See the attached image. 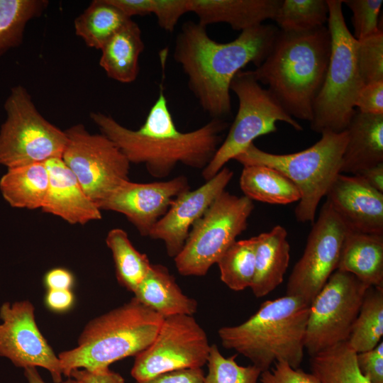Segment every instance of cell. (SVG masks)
<instances>
[{"label":"cell","instance_id":"ac0fdd59","mask_svg":"<svg viewBox=\"0 0 383 383\" xmlns=\"http://www.w3.org/2000/svg\"><path fill=\"white\" fill-rule=\"evenodd\" d=\"M325 196L348 231L383 235V193L361 178L339 173Z\"/></svg>","mask_w":383,"mask_h":383},{"label":"cell","instance_id":"5b68a950","mask_svg":"<svg viewBox=\"0 0 383 383\" xmlns=\"http://www.w3.org/2000/svg\"><path fill=\"white\" fill-rule=\"evenodd\" d=\"M164 318L135 297L91 320L77 346L58 355L62 374L74 369L109 367L119 360L136 356L154 340Z\"/></svg>","mask_w":383,"mask_h":383},{"label":"cell","instance_id":"ab89813d","mask_svg":"<svg viewBox=\"0 0 383 383\" xmlns=\"http://www.w3.org/2000/svg\"><path fill=\"white\" fill-rule=\"evenodd\" d=\"M357 362L362 374L370 383H383V341L374 348L357 353Z\"/></svg>","mask_w":383,"mask_h":383},{"label":"cell","instance_id":"ee69618b","mask_svg":"<svg viewBox=\"0 0 383 383\" xmlns=\"http://www.w3.org/2000/svg\"><path fill=\"white\" fill-rule=\"evenodd\" d=\"M74 297L71 289L48 290L45 303L47 307L55 312H64L72 306Z\"/></svg>","mask_w":383,"mask_h":383},{"label":"cell","instance_id":"83f0119b","mask_svg":"<svg viewBox=\"0 0 383 383\" xmlns=\"http://www.w3.org/2000/svg\"><path fill=\"white\" fill-rule=\"evenodd\" d=\"M131 19L110 0H94L75 18L74 27L87 46L101 50Z\"/></svg>","mask_w":383,"mask_h":383},{"label":"cell","instance_id":"e0dca14e","mask_svg":"<svg viewBox=\"0 0 383 383\" xmlns=\"http://www.w3.org/2000/svg\"><path fill=\"white\" fill-rule=\"evenodd\" d=\"M233 176V171L223 167L199 188L180 194L155 224L149 237L162 240L168 256L174 258L182 249L192 226L225 191Z\"/></svg>","mask_w":383,"mask_h":383},{"label":"cell","instance_id":"3957f363","mask_svg":"<svg viewBox=\"0 0 383 383\" xmlns=\"http://www.w3.org/2000/svg\"><path fill=\"white\" fill-rule=\"evenodd\" d=\"M331 47L326 26L304 31L279 30L268 55L252 71L288 114L310 122L326 77Z\"/></svg>","mask_w":383,"mask_h":383},{"label":"cell","instance_id":"d6a6232c","mask_svg":"<svg viewBox=\"0 0 383 383\" xmlns=\"http://www.w3.org/2000/svg\"><path fill=\"white\" fill-rule=\"evenodd\" d=\"M256 236L235 240L217 262L221 280L231 290L251 287L255 270Z\"/></svg>","mask_w":383,"mask_h":383},{"label":"cell","instance_id":"836d02e7","mask_svg":"<svg viewBox=\"0 0 383 383\" xmlns=\"http://www.w3.org/2000/svg\"><path fill=\"white\" fill-rule=\"evenodd\" d=\"M327 0H282L273 21L283 31H304L325 26Z\"/></svg>","mask_w":383,"mask_h":383},{"label":"cell","instance_id":"8d00e7d4","mask_svg":"<svg viewBox=\"0 0 383 383\" xmlns=\"http://www.w3.org/2000/svg\"><path fill=\"white\" fill-rule=\"evenodd\" d=\"M343 4L353 13V35L357 40L371 35L381 28L379 26V16L383 4L382 0H345Z\"/></svg>","mask_w":383,"mask_h":383},{"label":"cell","instance_id":"ba28073f","mask_svg":"<svg viewBox=\"0 0 383 383\" xmlns=\"http://www.w3.org/2000/svg\"><path fill=\"white\" fill-rule=\"evenodd\" d=\"M253 201L226 190L192 226L186 242L174 258L183 276L201 277L217 263L236 238L245 231Z\"/></svg>","mask_w":383,"mask_h":383},{"label":"cell","instance_id":"52a82bcc","mask_svg":"<svg viewBox=\"0 0 383 383\" xmlns=\"http://www.w3.org/2000/svg\"><path fill=\"white\" fill-rule=\"evenodd\" d=\"M331 56L322 87L313 106L312 131H345L356 112L355 103L365 86L355 56L357 40L346 25L343 1L327 0Z\"/></svg>","mask_w":383,"mask_h":383},{"label":"cell","instance_id":"2e32d148","mask_svg":"<svg viewBox=\"0 0 383 383\" xmlns=\"http://www.w3.org/2000/svg\"><path fill=\"white\" fill-rule=\"evenodd\" d=\"M189 189L188 179L183 175L149 183L126 180L115 188L98 206L100 210L123 214L142 236L149 237L174 199Z\"/></svg>","mask_w":383,"mask_h":383},{"label":"cell","instance_id":"74e56055","mask_svg":"<svg viewBox=\"0 0 383 383\" xmlns=\"http://www.w3.org/2000/svg\"><path fill=\"white\" fill-rule=\"evenodd\" d=\"M190 12V0H153L152 14L159 26L167 32L174 31L182 16Z\"/></svg>","mask_w":383,"mask_h":383},{"label":"cell","instance_id":"7a4b0ae2","mask_svg":"<svg viewBox=\"0 0 383 383\" xmlns=\"http://www.w3.org/2000/svg\"><path fill=\"white\" fill-rule=\"evenodd\" d=\"M144 123L137 130L124 127L111 116L92 112L90 117L130 163L143 164L153 177H168L178 164L204 170L223 142L229 123L211 118L189 132L179 131L173 121L162 84Z\"/></svg>","mask_w":383,"mask_h":383},{"label":"cell","instance_id":"8fae6325","mask_svg":"<svg viewBox=\"0 0 383 383\" xmlns=\"http://www.w3.org/2000/svg\"><path fill=\"white\" fill-rule=\"evenodd\" d=\"M369 287L347 272L331 275L309 306L304 347L310 356L348 341Z\"/></svg>","mask_w":383,"mask_h":383},{"label":"cell","instance_id":"8992f818","mask_svg":"<svg viewBox=\"0 0 383 383\" xmlns=\"http://www.w3.org/2000/svg\"><path fill=\"white\" fill-rule=\"evenodd\" d=\"M347 140L346 130L323 132L312 146L290 154L267 152L252 143L234 160L243 166L273 168L291 180L301 194L294 211L296 221L313 223L319 202L340 173Z\"/></svg>","mask_w":383,"mask_h":383},{"label":"cell","instance_id":"7bdbcfd3","mask_svg":"<svg viewBox=\"0 0 383 383\" xmlns=\"http://www.w3.org/2000/svg\"><path fill=\"white\" fill-rule=\"evenodd\" d=\"M78 383H125L123 377L109 367L98 370L74 369L70 377Z\"/></svg>","mask_w":383,"mask_h":383},{"label":"cell","instance_id":"277c9868","mask_svg":"<svg viewBox=\"0 0 383 383\" xmlns=\"http://www.w3.org/2000/svg\"><path fill=\"white\" fill-rule=\"evenodd\" d=\"M309 306L289 295L268 300L247 321L221 327L218 335L223 348L247 357L262 372L276 362L299 368L305 350Z\"/></svg>","mask_w":383,"mask_h":383},{"label":"cell","instance_id":"ffe728a7","mask_svg":"<svg viewBox=\"0 0 383 383\" xmlns=\"http://www.w3.org/2000/svg\"><path fill=\"white\" fill-rule=\"evenodd\" d=\"M282 0H190V12L199 23L206 27L225 23L232 29L243 31L273 20Z\"/></svg>","mask_w":383,"mask_h":383},{"label":"cell","instance_id":"603a6c76","mask_svg":"<svg viewBox=\"0 0 383 383\" xmlns=\"http://www.w3.org/2000/svg\"><path fill=\"white\" fill-rule=\"evenodd\" d=\"M256 238L255 270L250 289L260 298L282 284L290 260V245L287 232L280 225Z\"/></svg>","mask_w":383,"mask_h":383},{"label":"cell","instance_id":"f546056e","mask_svg":"<svg viewBox=\"0 0 383 383\" xmlns=\"http://www.w3.org/2000/svg\"><path fill=\"white\" fill-rule=\"evenodd\" d=\"M106 243L112 253L118 282L133 293L150 268L147 255L135 249L127 233L121 228L110 230Z\"/></svg>","mask_w":383,"mask_h":383},{"label":"cell","instance_id":"7c38bea8","mask_svg":"<svg viewBox=\"0 0 383 383\" xmlns=\"http://www.w3.org/2000/svg\"><path fill=\"white\" fill-rule=\"evenodd\" d=\"M65 132L67 143L62 159L98 206L121 183L129 180L131 163L116 145L102 133L91 134L82 124L74 125Z\"/></svg>","mask_w":383,"mask_h":383},{"label":"cell","instance_id":"d6986e66","mask_svg":"<svg viewBox=\"0 0 383 383\" xmlns=\"http://www.w3.org/2000/svg\"><path fill=\"white\" fill-rule=\"evenodd\" d=\"M49 187L43 211L60 217L70 224L84 225L101 219V210L87 195L62 157L45 162Z\"/></svg>","mask_w":383,"mask_h":383},{"label":"cell","instance_id":"4316f807","mask_svg":"<svg viewBox=\"0 0 383 383\" xmlns=\"http://www.w3.org/2000/svg\"><path fill=\"white\" fill-rule=\"evenodd\" d=\"M239 184L244 196L252 201L284 205L299 201L301 197L291 180L267 166H243Z\"/></svg>","mask_w":383,"mask_h":383},{"label":"cell","instance_id":"60d3db41","mask_svg":"<svg viewBox=\"0 0 383 383\" xmlns=\"http://www.w3.org/2000/svg\"><path fill=\"white\" fill-rule=\"evenodd\" d=\"M355 107L364 113L383 114V80L365 84L357 97Z\"/></svg>","mask_w":383,"mask_h":383},{"label":"cell","instance_id":"b9f144b4","mask_svg":"<svg viewBox=\"0 0 383 383\" xmlns=\"http://www.w3.org/2000/svg\"><path fill=\"white\" fill-rule=\"evenodd\" d=\"M204 380L201 368H190L163 373L135 383H204Z\"/></svg>","mask_w":383,"mask_h":383},{"label":"cell","instance_id":"9a60e30c","mask_svg":"<svg viewBox=\"0 0 383 383\" xmlns=\"http://www.w3.org/2000/svg\"><path fill=\"white\" fill-rule=\"evenodd\" d=\"M0 318V355L18 367L45 368L55 383H61L60 360L36 324L33 304L28 300L5 302Z\"/></svg>","mask_w":383,"mask_h":383},{"label":"cell","instance_id":"484cf974","mask_svg":"<svg viewBox=\"0 0 383 383\" xmlns=\"http://www.w3.org/2000/svg\"><path fill=\"white\" fill-rule=\"evenodd\" d=\"M49 187L45 162L9 168L0 179L4 199L14 208H42Z\"/></svg>","mask_w":383,"mask_h":383},{"label":"cell","instance_id":"4fadbf2b","mask_svg":"<svg viewBox=\"0 0 383 383\" xmlns=\"http://www.w3.org/2000/svg\"><path fill=\"white\" fill-rule=\"evenodd\" d=\"M210 348L206 332L192 316L164 318L152 343L135 356L131 376L143 381L169 372L202 368Z\"/></svg>","mask_w":383,"mask_h":383},{"label":"cell","instance_id":"44dd1931","mask_svg":"<svg viewBox=\"0 0 383 383\" xmlns=\"http://www.w3.org/2000/svg\"><path fill=\"white\" fill-rule=\"evenodd\" d=\"M347 143L340 173L355 174L383 162V114L356 111L346 128Z\"/></svg>","mask_w":383,"mask_h":383},{"label":"cell","instance_id":"cb8c5ba5","mask_svg":"<svg viewBox=\"0 0 383 383\" xmlns=\"http://www.w3.org/2000/svg\"><path fill=\"white\" fill-rule=\"evenodd\" d=\"M337 270L352 274L370 287H383V235L348 231Z\"/></svg>","mask_w":383,"mask_h":383},{"label":"cell","instance_id":"6da1fadb","mask_svg":"<svg viewBox=\"0 0 383 383\" xmlns=\"http://www.w3.org/2000/svg\"><path fill=\"white\" fill-rule=\"evenodd\" d=\"M278 30L275 26L262 23L241 31L231 42L219 43L198 22L182 25L173 57L187 74L189 89L212 118L224 119L231 113L233 77L248 64L257 67L263 62Z\"/></svg>","mask_w":383,"mask_h":383},{"label":"cell","instance_id":"c3c4849f","mask_svg":"<svg viewBox=\"0 0 383 383\" xmlns=\"http://www.w3.org/2000/svg\"><path fill=\"white\" fill-rule=\"evenodd\" d=\"M24 375L28 383H46L40 377L37 367H28L24 368ZM61 383H78L74 379L67 377V379Z\"/></svg>","mask_w":383,"mask_h":383},{"label":"cell","instance_id":"4dcf8cb0","mask_svg":"<svg viewBox=\"0 0 383 383\" xmlns=\"http://www.w3.org/2000/svg\"><path fill=\"white\" fill-rule=\"evenodd\" d=\"M383 336V287H370L348 340L349 346L360 353L374 348Z\"/></svg>","mask_w":383,"mask_h":383},{"label":"cell","instance_id":"d4e9b609","mask_svg":"<svg viewBox=\"0 0 383 383\" xmlns=\"http://www.w3.org/2000/svg\"><path fill=\"white\" fill-rule=\"evenodd\" d=\"M144 49L141 30L131 19L101 49L99 65L109 78L131 83L138 77L139 57Z\"/></svg>","mask_w":383,"mask_h":383},{"label":"cell","instance_id":"f1b7e54d","mask_svg":"<svg viewBox=\"0 0 383 383\" xmlns=\"http://www.w3.org/2000/svg\"><path fill=\"white\" fill-rule=\"evenodd\" d=\"M357 353L348 341L311 356L313 373L321 383H370L360 372Z\"/></svg>","mask_w":383,"mask_h":383},{"label":"cell","instance_id":"f35d334b","mask_svg":"<svg viewBox=\"0 0 383 383\" xmlns=\"http://www.w3.org/2000/svg\"><path fill=\"white\" fill-rule=\"evenodd\" d=\"M261 383H321L313 373L293 368L286 362H276L274 367L262 372Z\"/></svg>","mask_w":383,"mask_h":383},{"label":"cell","instance_id":"1f68e13d","mask_svg":"<svg viewBox=\"0 0 383 383\" xmlns=\"http://www.w3.org/2000/svg\"><path fill=\"white\" fill-rule=\"evenodd\" d=\"M46 0H0V57L20 45L27 23L47 8Z\"/></svg>","mask_w":383,"mask_h":383},{"label":"cell","instance_id":"5bb4252c","mask_svg":"<svg viewBox=\"0 0 383 383\" xmlns=\"http://www.w3.org/2000/svg\"><path fill=\"white\" fill-rule=\"evenodd\" d=\"M306 247L294 266L287 284V295L311 304L337 270L348 228L326 202L316 221L312 223Z\"/></svg>","mask_w":383,"mask_h":383},{"label":"cell","instance_id":"bcb514c9","mask_svg":"<svg viewBox=\"0 0 383 383\" xmlns=\"http://www.w3.org/2000/svg\"><path fill=\"white\" fill-rule=\"evenodd\" d=\"M128 17L152 14L153 0H110Z\"/></svg>","mask_w":383,"mask_h":383},{"label":"cell","instance_id":"9c48e42d","mask_svg":"<svg viewBox=\"0 0 383 383\" xmlns=\"http://www.w3.org/2000/svg\"><path fill=\"white\" fill-rule=\"evenodd\" d=\"M230 90L238 99V109L227 136L211 161L202 170L205 181L214 177L255 138L275 132L277 121L284 122L296 131L303 129L269 89L261 87L252 70L239 71L231 82Z\"/></svg>","mask_w":383,"mask_h":383},{"label":"cell","instance_id":"f6af8a7d","mask_svg":"<svg viewBox=\"0 0 383 383\" xmlns=\"http://www.w3.org/2000/svg\"><path fill=\"white\" fill-rule=\"evenodd\" d=\"M44 283L49 289H71L74 277L67 270L58 267L48 271L44 277Z\"/></svg>","mask_w":383,"mask_h":383},{"label":"cell","instance_id":"d590c367","mask_svg":"<svg viewBox=\"0 0 383 383\" xmlns=\"http://www.w3.org/2000/svg\"><path fill=\"white\" fill-rule=\"evenodd\" d=\"M355 56L360 77L365 84L383 80V31L357 40Z\"/></svg>","mask_w":383,"mask_h":383},{"label":"cell","instance_id":"7dc6e473","mask_svg":"<svg viewBox=\"0 0 383 383\" xmlns=\"http://www.w3.org/2000/svg\"><path fill=\"white\" fill-rule=\"evenodd\" d=\"M353 175L357 176L370 187L383 193V162L362 170Z\"/></svg>","mask_w":383,"mask_h":383},{"label":"cell","instance_id":"30bf717a","mask_svg":"<svg viewBox=\"0 0 383 383\" xmlns=\"http://www.w3.org/2000/svg\"><path fill=\"white\" fill-rule=\"evenodd\" d=\"M4 109L6 118L0 129V165L9 169L62 157L67 143L65 132L40 113L25 87L11 88Z\"/></svg>","mask_w":383,"mask_h":383},{"label":"cell","instance_id":"e575fe53","mask_svg":"<svg viewBox=\"0 0 383 383\" xmlns=\"http://www.w3.org/2000/svg\"><path fill=\"white\" fill-rule=\"evenodd\" d=\"M235 357H226L216 344L211 345L204 383H257L262 371L253 365H239Z\"/></svg>","mask_w":383,"mask_h":383},{"label":"cell","instance_id":"7402d4cb","mask_svg":"<svg viewBox=\"0 0 383 383\" xmlns=\"http://www.w3.org/2000/svg\"><path fill=\"white\" fill-rule=\"evenodd\" d=\"M133 294L138 301L163 318L193 316L197 311V301L182 292L174 276L160 264H151Z\"/></svg>","mask_w":383,"mask_h":383}]
</instances>
